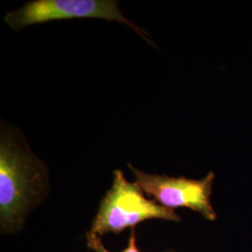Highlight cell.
I'll return each instance as SVG.
<instances>
[{
    "instance_id": "3",
    "label": "cell",
    "mask_w": 252,
    "mask_h": 252,
    "mask_svg": "<svg viewBox=\"0 0 252 252\" xmlns=\"http://www.w3.org/2000/svg\"><path fill=\"white\" fill-rule=\"evenodd\" d=\"M103 19L125 24L147 42L145 30L137 27L121 12L117 0H34L14 11L8 12L4 21L13 30L53 21L68 19Z\"/></svg>"
},
{
    "instance_id": "2",
    "label": "cell",
    "mask_w": 252,
    "mask_h": 252,
    "mask_svg": "<svg viewBox=\"0 0 252 252\" xmlns=\"http://www.w3.org/2000/svg\"><path fill=\"white\" fill-rule=\"evenodd\" d=\"M113 175V184L100 203L89 234L99 237L108 233L119 234L151 219L177 222L181 220L175 210L146 198L143 190L135 182L126 180L122 170H115Z\"/></svg>"
},
{
    "instance_id": "1",
    "label": "cell",
    "mask_w": 252,
    "mask_h": 252,
    "mask_svg": "<svg viewBox=\"0 0 252 252\" xmlns=\"http://www.w3.org/2000/svg\"><path fill=\"white\" fill-rule=\"evenodd\" d=\"M49 172L27 143L2 125L0 135V225L11 234L23 225L28 212L45 197Z\"/></svg>"
},
{
    "instance_id": "4",
    "label": "cell",
    "mask_w": 252,
    "mask_h": 252,
    "mask_svg": "<svg viewBox=\"0 0 252 252\" xmlns=\"http://www.w3.org/2000/svg\"><path fill=\"white\" fill-rule=\"evenodd\" d=\"M127 165L134 173L135 184L159 205L172 210L189 208L209 221L216 220V211L211 204L214 172H209L202 180H190L184 176L148 174L139 171L131 163Z\"/></svg>"
},
{
    "instance_id": "5",
    "label": "cell",
    "mask_w": 252,
    "mask_h": 252,
    "mask_svg": "<svg viewBox=\"0 0 252 252\" xmlns=\"http://www.w3.org/2000/svg\"><path fill=\"white\" fill-rule=\"evenodd\" d=\"M86 239H87V246L93 250L94 252H110L104 247L102 243L101 237L91 234L87 232L86 233ZM128 245L126 247V250H124L122 252H141L139 249L136 247V241H135V228H132L130 231V237L128 239ZM164 252H175L174 251H167Z\"/></svg>"
}]
</instances>
